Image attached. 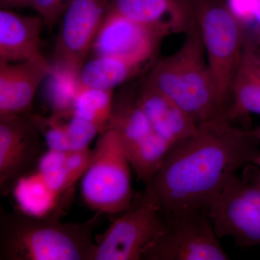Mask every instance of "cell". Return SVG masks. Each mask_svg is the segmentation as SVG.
Segmentation results:
<instances>
[{"label":"cell","instance_id":"6da1fadb","mask_svg":"<svg viewBox=\"0 0 260 260\" xmlns=\"http://www.w3.org/2000/svg\"><path fill=\"white\" fill-rule=\"evenodd\" d=\"M260 140L254 130L235 127L224 116L198 124L196 133L173 145L147 185L166 220L208 211L236 173L253 164Z\"/></svg>","mask_w":260,"mask_h":260},{"label":"cell","instance_id":"7a4b0ae2","mask_svg":"<svg viewBox=\"0 0 260 260\" xmlns=\"http://www.w3.org/2000/svg\"><path fill=\"white\" fill-rule=\"evenodd\" d=\"M102 213L82 223L0 210V260H93Z\"/></svg>","mask_w":260,"mask_h":260},{"label":"cell","instance_id":"3957f363","mask_svg":"<svg viewBox=\"0 0 260 260\" xmlns=\"http://www.w3.org/2000/svg\"><path fill=\"white\" fill-rule=\"evenodd\" d=\"M196 23L181 47L154 64L146 81L172 99L197 124L223 116Z\"/></svg>","mask_w":260,"mask_h":260},{"label":"cell","instance_id":"277c9868","mask_svg":"<svg viewBox=\"0 0 260 260\" xmlns=\"http://www.w3.org/2000/svg\"><path fill=\"white\" fill-rule=\"evenodd\" d=\"M189 3L225 115L240 65L245 28L225 0H189Z\"/></svg>","mask_w":260,"mask_h":260},{"label":"cell","instance_id":"5b68a950","mask_svg":"<svg viewBox=\"0 0 260 260\" xmlns=\"http://www.w3.org/2000/svg\"><path fill=\"white\" fill-rule=\"evenodd\" d=\"M131 169L119 134L112 129L101 133L93 160L81 179L85 204L102 215H119L127 210L135 198Z\"/></svg>","mask_w":260,"mask_h":260},{"label":"cell","instance_id":"8992f818","mask_svg":"<svg viewBox=\"0 0 260 260\" xmlns=\"http://www.w3.org/2000/svg\"><path fill=\"white\" fill-rule=\"evenodd\" d=\"M119 215L105 232L95 237L93 260H143L147 249L169 226L147 186Z\"/></svg>","mask_w":260,"mask_h":260},{"label":"cell","instance_id":"52a82bcc","mask_svg":"<svg viewBox=\"0 0 260 260\" xmlns=\"http://www.w3.org/2000/svg\"><path fill=\"white\" fill-rule=\"evenodd\" d=\"M167 230L145 251L143 260H228L208 215L195 210L167 219Z\"/></svg>","mask_w":260,"mask_h":260},{"label":"cell","instance_id":"ba28073f","mask_svg":"<svg viewBox=\"0 0 260 260\" xmlns=\"http://www.w3.org/2000/svg\"><path fill=\"white\" fill-rule=\"evenodd\" d=\"M109 10V0H71L65 8L54 63L81 72Z\"/></svg>","mask_w":260,"mask_h":260},{"label":"cell","instance_id":"9c48e42d","mask_svg":"<svg viewBox=\"0 0 260 260\" xmlns=\"http://www.w3.org/2000/svg\"><path fill=\"white\" fill-rule=\"evenodd\" d=\"M30 113L0 117V189L30 172L47 150Z\"/></svg>","mask_w":260,"mask_h":260},{"label":"cell","instance_id":"30bf717a","mask_svg":"<svg viewBox=\"0 0 260 260\" xmlns=\"http://www.w3.org/2000/svg\"><path fill=\"white\" fill-rule=\"evenodd\" d=\"M167 37L160 30L108 11L91 50L95 56H114L144 66Z\"/></svg>","mask_w":260,"mask_h":260},{"label":"cell","instance_id":"8fae6325","mask_svg":"<svg viewBox=\"0 0 260 260\" xmlns=\"http://www.w3.org/2000/svg\"><path fill=\"white\" fill-rule=\"evenodd\" d=\"M218 238L230 237L243 246L260 245V212L243 194L234 175L208 209Z\"/></svg>","mask_w":260,"mask_h":260},{"label":"cell","instance_id":"7c38bea8","mask_svg":"<svg viewBox=\"0 0 260 260\" xmlns=\"http://www.w3.org/2000/svg\"><path fill=\"white\" fill-rule=\"evenodd\" d=\"M52 65L47 60L0 61V117L27 114Z\"/></svg>","mask_w":260,"mask_h":260},{"label":"cell","instance_id":"4fadbf2b","mask_svg":"<svg viewBox=\"0 0 260 260\" xmlns=\"http://www.w3.org/2000/svg\"><path fill=\"white\" fill-rule=\"evenodd\" d=\"M117 13L167 36L185 32L194 24L189 0H109Z\"/></svg>","mask_w":260,"mask_h":260},{"label":"cell","instance_id":"5bb4252c","mask_svg":"<svg viewBox=\"0 0 260 260\" xmlns=\"http://www.w3.org/2000/svg\"><path fill=\"white\" fill-rule=\"evenodd\" d=\"M138 102L154 133L172 146L198 129V124L185 110L148 82L138 90Z\"/></svg>","mask_w":260,"mask_h":260},{"label":"cell","instance_id":"9a60e30c","mask_svg":"<svg viewBox=\"0 0 260 260\" xmlns=\"http://www.w3.org/2000/svg\"><path fill=\"white\" fill-rule=\"evenodd\" d=\"M45 25L42 17L0 10V61L7 63L44 61L41 34Z\"/></svg>","mask_w":260,"mask_h":260},{"label":"cell","instance_id":"2e32d148","mask_svg":"<svg viewBox=\"0 0 260 260\" xmlns=\"http://www.w3.org/2000/svg\"><path fill=\"white\" fill-rule=\"evenodd\" d=\"M107 129L116 131L125 150L143 143L154 131L138 102V91L126 90L114 96Z\"/></svg>","mask_w":260,"mask_h":260},{"label":"cell","instance_id":"e0dca14e","mask_svg":"<svg viewBox=\"0 0 260 260\" xmlns=\"http://www.w3.org/2000/svg\"><path fill=\"white\" fill-rule=\"evenodd\" d=\"M12 186L17 210L37 218L55 216L61 195L53 190L37 170L19 177Z\"/></svg>","mask_w":260,"mask_h":260},{"label":"cell","instance_id":"ac0fdd59","mask_svg":"<svg viewBox=\"0 0 260 260\" xmlns=\"http://www.w3.org/2000/svg\"><path fill=\"white\" fill-rule=\"evenodd\" d=\"M143 67L114 56H95L84 64L80 81L85 86L114 90L137 76Z\"/></svg>","mask_w":260,"mask_h":260},{"label":"cell","instance_id":"d6986e66","mask_svg":"<svg viewBox=\"0 0 260 260\" xmlns=\"http://www.w3.org/2000/svg\"><path fill=\"white\" fill-rule=\"evenodd\" d=\"M51 65V72L45 80L51 114L69 118L73 116V104L82 85L80 73L57 63Z\"/></svg>","mask_w":260,"mask_h":260},{"label":"cell","instance_id":"ffe728a7","mask_svg":"<svg viewBox=\"0 0 260 260\" xmlns=\"http://www.w3.org/2000/svg\"><path fill=\"white\" fill-rule=\"evenodd\" d=\"M114 101V90L81 85L73 104L72 114L95 124L102 133L107 129Z\"/></svg>","mask_w":260,"mask_h":260},{"label":"cell","instance_id":"44dd1931","mask_svg":"<svg viewBox=\"0 0 260 260\" xmlns=\"http://www.w3.org/2000/svg\"><path fill=\"white\" fill-rule=\"evenodd\" d=\"M250 113L260 114V83L239 67L233 82L230 104L224 116L232 122Z\"/></svg>","mask_w":260,"mask_h":260},{"label":"cell","instance_id":"7402d4cb","mask_svg":"<svg viewBox=\"0 0 260 260\" xmlns=\"http://www.w3.org/2000/svg\"><path fill=\"white\" fill-rule=\"evenodd\" d=\"M30 115L40 132L47 149L61 151L71 150L65 118L53 114L46 116L30 113Z\"/></svg>","mask_w":260,"mask_h":260},{"label":"cell","instance_id":"603a6c76","mask_svg":"<svg viewBox=\"0 0 260 260\" xmlns=\"http://www.w3.org/2000/svg\"><path fill=\"white\" fill-rule=\"evenodd\" d=\"M66 124L70 150L89 148L95 136L102 133L99 126L78 116L66 118Z\"/></svg>","mask_w":260,"mask_h":260},{"label":"cell","instance_id":"cb8c5ba5","mask_svg":"<svg viewBox=\"0 0 260 260\" xmlns=\"http://www.w3.org/2000/svg\"><path fill=\"white\" fill-rule=\"evenodd\" d=\"M239 67L260 83L259 34L246 31Z\"/></svg>","mask_w":260,"mask_h":260},{"label":"cell","instance_id":"d4e9b609","mask_svg":"<svg viewBox=\"0 0 260 260\" xmlns=\"http://www.w3.org/2000/svg\"><path fill=\"white\" fill-rule=\"evenodd\" d=\"M93 149L90 148L69 150L67 152L64 167L72 186L81 179L91 164Z\"/></svg>","mask_w":260,"mask_h":260},{"label":"cell","instance_id":"484cf974","mask_svg":"<svg viewBox=\"0 0 260 260\" xmlns=\"http://www.w3.org/2000/svg\"><path fill=\"white\" fill-rule=\"evenodd\" d=\"M30 8L42 17L48 27L57 23L64 11L61 0H31Z\"/></svg>","mask_w":260,"mask_h":260},{"label":"cell","instance_id":"4316f807","mask_svg":"<svg viewBox=\"0 0 260 260\" xmlns=\"http://www.w3.org/2000/svg\"><path fill=\"white\" fill-rule=\"evenodd\" d=\"M242 190L246 199L252 203L260 212V186L248 184L242 181Z\"/></svg>","mask_w":260,"mask_h":260},{"label":"cell","instance_id":"83f0119b","mask_svg":"<svg viewBox=\"0 0 260 260\" xmlns=\"http://www.w3.org/2000/svg\"><path fill=\"white\" fill-rule=\"evenodd\" d=\"M251 21L254 24L253 31L260 34V0H253Z\"/></svg>","mask_w":260,"mask_h":260},{"label":"cell","instance_id":"f1b7e54d","mask_svg":"<svg viewBox=\"0 0 260 260\" xmlns=\"http://www.w3.org/2000/svg\"><path fill=\"white\" fill-rule=\"evenodd\" d=\"M3 8H27L31 5V0H0Z\"/></svg>","mask_w":260,"mask_h":260},{"label":"cell","instance_id":"f546056e","mask_svg":"<svg viewBox=\"0 0 260 260\" xmlns=\"http://www.w3.org/2000/svg\"><path fill=\"white\" fill-rule=\"evenodd\" d=\"M254 165H256V167L259 168V174H258L257 179H256L255 184L256 185L260 186V153L259 155H258L257 158H256L255 161H254Z\"/></svg>","mask_w":260,"mask_h":260},{"label":"cell","instance_id":"4dcf8cb0","mask_svg":"<svg viewBox=\"0 0 260 260\" xmlns=\"http://www.w3.org/2000/svg\"><path fill=\"white\" fill-rule=\"evenodd\" d=\"M254 133H255L256 136L260 139V126L257 129L254 130Z\"/></svg>","mask_w":260,"mask_h":260},{"label":"cell","instance_id":"1f68e13d","mask_svg":"<svg viewBox=\"0 0 260 260\" xmlns=\"http://www.w3.org/2000/svg\"><path fill=\"white\" fill-rule=\"evenodd\" d=\"M61 1H62L63 5H64L65 10V8H67V6H68V5L69 4L70 2L71 1V0H61Z\"/></svg>","mask_w":260,"mask_h":260},{"label":"cell","instance_id":"d6a6232c","mask_svg":"<svg viewBox=\"0 0 260 260\" xmlns=\"http://www.w3.org/2000/svg\"><path fill=\"white\" fill-rule=\"evenodd\" d=\"M260 140V139H259Z\"/></svg>","mask_w":260,"mask_h":260}]
</instances>
